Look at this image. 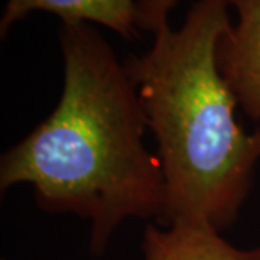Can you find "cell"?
<instances>
[{"label": "cell", "instance_id": "obj_4", "mask_svg": "<svg viewBox=\"0 0 260 260\" xmlns=\"http://www.w3.org/2000/svg\"><path fill=\"white\" fill-rule=\"evenodd\" d=\"M34 12L56 15L62 23H90L110 29L123 39H138L136 0H8L2 19L0 37Z\"/></svg>", "mask_w": 260, "mask_h": 260}, {"label": "cell", "instance_id": "obj_7", "mask_svg": "<svg viewBox=\"0 0 260 260\" xmlns=\"http://www.w3.org/2000/svg\"><path fill=\"white\" fill-rule=\"evenodd\" d=\"M249 251V259L250 260H260V246L256 249H251Z\"/></svg>", "mask_w": 260, "mask_h": 260}, {"label": "cell", "instance_id": "obj_5", "mask_svg": "<svg viewBox=\"0 0 260 260\" xmlns=\"http://www.w3.org/2000/svg\"><path fill=\"white\" fill-rule=\"evenodd\" d=\"M143 260H250L215 229L197 223L148 224L142 239Z\"/></svg>", "mask_w": 260, "mask_h": 260}, {"label": "cell", "instance_id": "obj_6", "mask_svg": "<svg viewBox=\"0 0 260 260\" xmlns=\"http://www.w3.org/2000/svg\"><path fill=\"white\" fill-rule=\"evenodd\" d=\"M179 0H136L138 28L150 34L169 25V16Z\"/></svg>", "mask_w": 260, "mask_h": 260}, {"label": "cell", "instance_id": "obj_1", "mask_svg": "<svg viewBox=\"0 0 260 260\" xmlns=\"http://www.w3.org/2000/svg\"><path fill=\"white\" fill-rule=\"evenodd\" d=\"M64 84L44 121L0 159V189L28 184L38 207L91 224L102 256L130 218L160 221L165 182L138 88L112 45L90 23H61Z\"/></svg>", "mask_w": 260, "mask_h": 260}, {"label": "cell", "instance_id": "obj_3", "mask_svg": "<svg viewBox=\"0 0 260 260\" xmlns=\"http://www.w3.org/2000/svg\"><path fill=\"white\" fill-rule=\"evenodd\" d=\"M229 3L237 22L217 44V67L239 107L260 123V0Z\"/></svg>", "mask_w": 260, "mask_h": 260}, {"label": "cell", "instance_id": "obj_2", "mask_svg": "<svg viewBox=\"0 0 260 260\" xmlns=\"http://www.w3.org/2000/svg\"><path fill=\"white\" fill-rule=\"evenodd\" d=\"M230 10L229 0H195L181 28H162L148 51L124 62L158 146L165 225L205 224L221 233L253 186L260 126L247 132L239 123L215 58Z\"/></svg>", "mask_w": 260, "mask_h": 260}]
</instances>
